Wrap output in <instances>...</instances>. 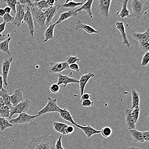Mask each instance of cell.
Returning a JSON list of instances; mask_svg holds the SVG:
<instances>
[{
  "label": "cell",
  "instance_id": "44dd1931",
  "mask_svg": "<svg viewBox=\"0 0 149 149\" xmlns=\"http://www.w3.org/2000/svg\"><path fill=\"white\" fill-rule=\"evenodd\" d=\"M125 122L128 130L133 129L136 128V124L131 115V109H127L125 111Z\"/></svg>",
  "mask_w": 149,
  "mask_h": 149
},
{
  "label": "cell",
  "instance_id": "4316f807",
  "mask_svg": "<svg viewBox=\"0 0 149 149\" xmlns=\"http://www.w3.org/2000/svg\"><path fill=\"white\" fill-rule=\"evenodd\" d=\"M0 97L3 99L6 106H8L10 108L12 107L11 103L10 96L9 95L8 90L3 87L0 90Z\"/></svg>",
  "mask_w": 149,
  "mask_h": 149
},
{
  "label": "cell",
  "instance_id": "74e56055",
  "mask_svg": "<svg viewBox=\"0 0 149 149\" xmlns=\"http://www.w3.org/2000/svg\"><path fill=\"white\" fill-rule=\"evenodd\" d=\"M80 61V59L76 56L69 55L66 57V62L69 65L73 64L78 63Z\"/></svg>",
  "mask_w": 149,
  "mask_h": 149
},
{
  "label": "cell",
  "instance_id": "f35d334b",
  "mask_svg": "<svg viewBox=\"0 0 149 149\" xmlns=\"http://www.w3.org/2000/svg\"><path fill=\"white\" fill-rule=\"evenodd\" d=\"M149 61V52H145L142 59L140 66L142 67H145L148 66Z\"/></svg>",
  "mask_w": 149,
  "mask_h": 149
},
{
  "label": "cell",
  "instance_id": "ac0fdd59",
  "mask_svg": "<svg viewBox=\"0 0 149 149\" xmlns=\"http://www.w3.org/2000/svg\"><path fill=\"white\" fill-rule=\"evenodd\" d=\"M79 80L77 79L69 77L67 75L59 73L58 75L57 84L60 86L63 85V87H66L67 85L70 83H79Z\"/></svg>",
  "mask_w": 149,
  "mask_h": 149
},
{
  "label": "cell",
  "instance_id": "9c48e42d",
  "mask_svg": "<svg viewBox=\"0 0 149 149\" xmlns=\"http://www.w3.org/2000/svg\"><path fill=\"white\" fill-rule=\"evenodd\" d=\"M97 2V11L105 19H108L109 16V9L112 1L99 0Z\"/></svg>",
  "mask_w": 149,
  "mask_h": 149
},
{
  "label": "cell",
  "instance_id": "ba28073f",
  "mask_svg": "<svg viewBox=\"0 0 149 149\" xmlns=\"http://www.w3.org/2000/svg\"><path fill=\"white\" fill-rule=\"evenodd\" d=\"M130 133L134 142L143 143L149 141V131L140 132L136 129L130 130Z\"/></svg>",
  "mask_w": 149,
  "mask_h": 149
},
{
  "label": "cell",
  "instance_id": "d6986e66",
  "mask_svg": "<svg viewBox=\"0 0 149 149\" xmlns=\"http://www.w3.org/2000/svg\"><path fill=\"white\" fill-rule=\"evenodd\" d=\"M75 126L81 129L87 138L90 139L93 135L101 133V130H98L94 129L91 126H82L77 124Z\"/></svg>",
  "mask_w": 149,
  "mask_h": 149
},
{
  "label": "cell",
  "instance_id": "ffe728a7",
  "mask_svg": "<svg viewBox=\"0 0 149 149\" xmlns=\"http://www.w3.org/2000/svg\"><path fill=\"white\" fill-rule=\"evenodd\" d=\"M10 96L12 107H15L20 103L23 101V93L19 89L15 90L12 95Z\"/></svg>",
  "mask_w": 149,
  "mask_h": 149
},
{
  "label": "cell",
  "instance_id": "8fae6325",
  "mask_svg": "<svg viewBox=\"0 0 149 149\" xmlns=\"http://www.w3.org/2000/svg\"><path fill=\"white\" fill-rule=\"evenodd\" d=\"M13 61V57L6 58L3 61L1 64V71L2 72V78L3 83L6 86L8 85V74L10 71L11 64Z\"/></svg>",
  "mask_w": 149,
  "mask_h": 149
},
{
  "label": "cell",
  "instance_id": "bcb514c9",
  "mask_svg": "<svg viewBox=\"0 0 149 149\" xmlns=\"http://www.w3.org/2000/svg\"><path fill=\"white\" fill-rule=\"evenodd\" d=\"M69 68H70V69L72 70L76 71L77 72H79L80 71L79 64L77 63L70 64V65H69Z\"/></svg>",
  "mask_w": 149,
  "mask_h": 149
},
{
  "label": "cell",
  "instance_id": "6da1fadb",
  "mask_svg": "<svg viewBox=\"0 0 149 149\" xmlns=\"http://www.w3.org/2000/svg\"><path fill=\"white\" fill-rule=\"evenodd\" d=\"M56 141L55 137L49 134L33 137L26 149H54Z\"/></svg>",
  "mask_w": 149,
  "mask_h": 149
},
{
  "label": "cell",
  "instance_id": "f6af8a7d",
  "mask_svg": "<svg viewBox=\"0 0 149 149\" xmlns=\"http://www.w3.org/2000/svg\"><path fill=\"white\" fill-rule=\"evenodd\" d=\"M62 136L61 135L59 137L58 139L55 142V149H61L62 148Z\"/></svg>",
  "mask_w": 149,
  "mask_h": 149
},
{
  "label": "cell",
  "instance_id": "680465c9",
  "mask_svg": "<svg viewBox=\"0 0 149 149\" xmlns=\"http://www.w3.org/2000/svg\"><path fill=\"white\" fill-rule=\"evenodd\" d=\"M61 149H65L64 148H63V147H62V148H61Z\"/></svg>",
  "mask_w": 149,
  "mask_h": 149
},
{
  "label": "cell",
  "instance_id": "1f68e13d",
  "mask_svg": "<svg viewBox=\"0 0 149 149\" xmlns=\"http://www.w3.org/2000/svg\"><path fill=\"white\" fill-rule=\"evenodd\" d=\"M33 2L34 7H36L40 10L43 9H47L50 7L48 4L47 1H33Z\"/></svg>",
  "mask_w": 149,
  "mask_h": 149
},
{
  "label": "cell",
  "instance_id": "7bdbcfd3",
  "mask_svg": "<svg viewBox=\"0 0 149 149\" xmlns=\"http://www.w3.org/2000/svg\"><path fill=\"white\" fill-rule=\"evenodd\" d=\"M94 102L93 101H92L91 100H83L82 101V104L81 105L83 107H91L93 105Z\"/></svg>",
  "mask_w": 149,
  "mask_h": 149
},
{
  "label": "cell",
  "instance_id": "277c9868",
  "mask_svg": "<svg viewBox=\"0 0 149 149\" xmlns=\"http://www.w3.org/2000/svg\"><path fill=\"white\" fill-rule=\"evenodd\" d=\"M48 102L45 107L37 113L39 117L50 113H59L61 108L57 104V99H53L50 96L48 97Z\"/></svg>",
  "mask_w": 149,
  "mask_h": 149
},
{
  "label": "cell",
  "instance_id": "30bf717a",
  "mask_svg": "<svg viewBox=\"0 0 149 149\" xmlns=\"http://www.w3.org/2000/svg\"><path fill=\"white\" fill-rule=\"evenodd\" d=\"M62 5L58 3V1L54 6L50 7L49 8L46 9L44 11L45 17H46V22L45 25L46 27L49 26L50 23L52 22L54 16L58 13V11L61 7Z\"/></svg>",
  "mask_w": 149,
  "mask_h": 149
},
{
  "label": "cell",
  "instance_id": "91938a15",
  "mask_svg": "<svg viewBox=\"0 0 149 149\" xmlns=\"http://www.w3.org/2000/svg\"><path fill=\"white\" fill-rule=\"evenodd\" d=\"M0 2H1V1H0Z\"/></svg>",
  "mask_w": 149,
  "mask_h": 149
},
{
  "label": "cell",
  "instance_id": "52a82bcc",
  "mask_svg": "<svg viewBox=\"0 0 149 149\" xmlns=\"http://www.w3.org/2000/svg\"><path fill=\"white\" fill-rule=\"evenodd\" d=\"M25 5L21 4L17 1L16 12L13 24L17 28H19L23 23V20L25 15Z\"/></svg>",
  "mask_w": 149,
  "mask_h": 149
},
{
  "label": "cell",
  "instance_id": "f546056e",
  "mask_svg": "<svg viewBox=\"0 0 149 149\" xmlns=\"http://www.w3.org/2000/svg\"><path fill=\"white\" fill-rule=\"evenodd\" d=\"M12 38H8L7 39H5L3 41L0 42V51L4 52L8 55H11L10 51L9 48L10 43Z\"/></svg>",
  "mask_w": 149,
  "mask_h": 149
},
{
  "label": "cell",
  "instance_id": "8d00e7d4",
  "mask_svg": "<svg viewBox=\"0 0 149 149\" xmlns=\"http://www.w3.org/2000/svg\"><path fill=\"white\" fill-rule=\"evenodd\" d=\"M101 133L104 138H109L111 135L112 130L110 127L109 126H105L102 128V130H101Z\"/></svg>",
  "mask_w": 149,
  "mask_h": 149
},
{
  "label": "cell",
  "instance_id": "816d5d0a",
  "mask_svg": "<svg viewBox=\"0 0 149 149\" xmlns=\"http://www.w3.org/2000/svg\"><path fill=\"white\" fill-rule=\"evenodd\" d=\"M3 10H4V11H5V13H7V14H10V13L12 11L11 9L9 8L8 6L5 7V8L3 9Z\"/></svg>",
  "mask_w": 149,
  "mask_h": 149
},
{
  "label": "cell",
  "instance_id": "f907efd6",
  "mask_svg": "<svg viewBox=\"0 0 149 149\" xmlns=\"http://www.w3.org/2000/svg\"><path fill=\"white\" fill-rule=\"evenodd\" d=\"M47 1L49 6L50 7H52L56 4L58 1H55V0H48Z\"/></svg>",
  "mask_w": 149,
  "mask_h": 149
},
{
  "label": "cell",
  "instance_id": "836d02e7",
  "mask_svg": "<svg viewBox=\"0 0 149 149\" xmlns=\"http://www.w3.org/2000/svg\"><path fill=\"white\" fill-rule=\"evenodd\" d=\"M140 110L141 108L140 107L131 109V115L133 118L135 124H136L139 121Z\"/></svg>",
  "mask_w": 149,
  "mask_h": 149
},
{
  "label": "cell",
  "instance_id": "4fadbf2b",
  "mask_svg": "<svg viewBox=\"0 0 149 149\" xmlns=\"http://www.w3.org/2000/svg\"><path fill=\"white\" fill-rule=\"evenodd\" d=\"M70 69L69 65L66 62H51L50 63L49 73H60L63 71Z\"/></svg>",
  "mask_w": 149,
  "mask_h": 149
},
{
  "label": "cell",
  "instance_id": "ab89813d",
  "mask_svg": "<svg viewBox=\"0 0 149 149\" xmlns=\"http://www.w3.org/2000/svg\"><path fill=\"white\" fill-rule=\"evenodd\" d=\"M3 20L6 23H11L13 22L14 20V16H11L10 14H6L3 16Z\"/></svg>",
  "mask_w": 149,
  "mask_h": 149
},
{
  "label": "cell",
  "instance_id": "60d3db41",
  "mask_svg": "<svg viewBox=\"0 0 149 149\" xmlns=\"http://www.w3.org/2000/svg\"><path fill=\"white\" fill-rule=\"evenodd\" d=\"M149 42H145L139 43V47L142 50L143 52H146L149 51Z\"/></svg>",
  "mask_w": 149,
  "mask_h": 149
},
{
  "label": "cell",
  "instance_id": "6f0895ef",
  "mask_svg": "<svg viewBox=\"0 0 149 149\" xmlns=\"http://www.w3.org/2000/svg\"><path fill=\"white\" fill-rule=\"evenodd\" d=\"M126 149H141L139 148H137V147H130V148H128Z\"/></svg>",
  "mask_w": 149,
  "mask_h": 149
},
{
  "label": "cell",
  "instance_id": "d590c367",
  "mask_svg": "<svg viewBox=\"0 0 149 149\" xmlns=\"http://www.w3.org/2000/svg\"><path fill=\"white\" fill-rule=\"evenodd\" d=\"M3 2L7 3L8 7L11 9L13 12L15 14L16 12V7L17 4V0H5Z\"/></svg>",
  "mask_w": 149,
  "mask_h": 149
},
{
  "label": "cell",
  "instance_id": "e0dca14e",
  "mask_svg": "<svg viewBox=\"0 0 149 149\" xmlns=\"http://www.w3.org/2000/svg\"><path fill=\"white\" fill-rule=\"evenodd\" d=\"M94 1L93 0H88L85 1V2L83 3L80 8L76 9L75 10V13L78 15L79 13L82 11H85L88 13L90 18H93V15L92 12V6Z\"/></svg>",
  "mask_w": 149,
  "mask_h": 149
},
{
  "label": "cell",
  "instance_id": "7402d4cb",
  "mask_svg": "<svg viewBox=\"0 0 149 149\" xmlns=\"http://www.w3.org/2000/svg\"><path fill=\"white\" fill-rule=\"evenodd\" d=\"M129 2L128 0H125L123 1L122 7L119 11L117 13V14L120 18L124 19L127 17H131V15L130 10L127 8V5Z\"/></svg>",
  "mask_w": 149,
  "mask_h": 149
},
{
  "label": "cell",
  "instance_id": "7c38bea8",
  "mask_svg": "<svg viewBox=\"0 0 149 149\" xmlns=\"http://www.w3.org/2000/svg\"><path fill=\"white\" fill-rule=\"evenodd\" d=\"M23 22H25L27 24L30 35L31 37H33L34 32H35V29H34L35 27H34L33 19L29 6H27L26 7V12L25 13L24 18L23 20Z\"/></svg>",
  "mask_w": 149,
  "mask_h": 149
},
{
  "label": "cell",
  "instance_id": "9f6ffc18",
  "mask_svg": "<svg viewBox=\"0 0 149 149\" xmlns=\"http://www.w3.org/2000/svg\"><path fill=\"white\" fill-rule=\"evenodd\" d=\"M5 40V34H0V42Z\"/></svg>",
  "mask_w": 149,
  "mask_h": 149
},
{
  "label": "cell",
  "instance_id": "4dcf8cb0",
  "mask_svg": "<svg viewBox=\"0 0 149 149\" xmlns=\"http://www.w3.org/2000/svg\"><path fill=\"white\" fill-rule=\"evenodd\" d=\"M13 127V125L11 124L5 118L0 117V130L3 132L8 129Z\"/></svg>",
  "mask_w": 149,
  "mask_h": 149
},
{
  "label": "cell",
  "instance_id": "d6a6232c",
  "mask_svg": "<svg viewBox=\"0 0 149 149\" xmlns=\"http://www.w3.org/2000/svg\"><path fill=\"white\" fill-rule=\"evenodd\" d=\"M83 4V2H75L72 1H67L61 7L65 8H74L81 6Z\"/></svg>",
  "mask_w": 149,
  "mask_h": 149
},
{
  "label": "cell",
  "instance_id": "9a60e30c",
  "mask_svg": "<svg viewBox=\"0 0 149 149\" xmlns=\"http://www.w3.org/2000/svg\"><path fill=\"white\" fill-rule=\"evenodd\" d=\"M95 74L91 72L81 75L80 80H79L81 96L84 93L85 86L90 79L92 78L95 77Z\"/></svg>",
  "mask_w": 149,
  "mask_h": 149
},
{
  "label": "cell",
  "instance_id": "484cf974",
  "mask_svg": "<svg viewBox=\"0 0 149 149\" xmlns=\"http://www.w3.org/2000/svg\"><path fill=\"white\" fill-rule=\"evenodd\" d=\"M133 36L139 43L145 42L149 41V30L147 29L144 33H136L133 34Z\"/></svg>",
  "mask_w": 149,
  "mask_h": 149
},
{
  "label": "cell",
  "instance_id": "b9f144b4",
  "mask_svg": "<svg viewBox=\"0 0 149 149\" xmlns=\"http://www.w3.org/2000/svg\"><path fill=\"white\" fill-rule=\"evenodd\" d=\"M60 90V86L57 84V83H53L50 86V90L53 93H58L59 92Z\"/></svg>",
  "mask_w": 149,
  "mask_h": 149
},
{
  "label": "cell",
  "instance_id": "f5cc1de1",
  "mask_svg": "<svg viewBox=\"0 0 149 149\" xmlns=\"http://www.w3.org/2000/svg\"><path fill=\"white\" fill-rule=\"evenodd\" d=\"M3 80L2 76L0 73V90L3 88Z\"/></svg>",
  "mask_w": 149,
  "mask_h": 149
},
{
  "label": "cell",
  "instance_id": "e575fe53",
  "mask_svg": "<svg viewBox=\"0 0 149 149\" xmlns=\"http://www.w3.org/2000/svg\"><path fill=\"white\" fill-rule=\"evenodd\" d=\"M10 112V108L8 106L5 105L0 108V117L9 118Z\"/></svg>",
  "mask_w": 149,
  "mask_h": 149
},
{
  "label": "cell",
  "instance_id": "3957f363",
  "mask_svg": "<svg viewBox=\"0 0 149 149\" xmlns=\"http://www.w3.org/2000/svg\"><path fill=\"white\" fill-rule=\"evenodd\" d=\"M32 16L33 19L34 27L39 30H44L46 29L45 17L44 12L36 7H30Z\"/></svg>",
  "mask_w": 149,
  "mask_h": 149
},
{
  "label": "cell",
  "instance_id": "f1b7e54d",
  "mask_svg": "<svg viewBox=\"0 0 149 149\" xmlns=\"http://www.w3.org/2000/svg\"><path fill=\"white\" fill-rule=\"evenodd\" d=\"M131 94L132 97V109L140 107V95L139 92L136 90L134 89L132 90Z\"/></svg>",
  "mask_w": 149,
  "mask_h": 149
},
{
  "label": "cell",
  "instance_id": "db71d44e",
  "mask_svg": "<svg viewBox=\"0 0 149 149\" xmlns=\"http://www.w3.org/2000/svg\"><path fill=\"white\" fill-rule=\"evenodd\" d=\"M5 103L3 99L0 97V108L5 106Z\"/></svg>",
  "mask_w": 149,
  "mask_h": 149
},
{
  "label": "cell",
  "instance_id": "ee69618b",
  "mask_svg": "<svg viewBox=\"0 0 149 149\" xmlns=\"http://www.w3.org/2000/svg\"><path fill=\"white\" fill-rule=\"evenodd\" d=\"M18 1L20 3L23 5H25V4H27V6H29L30 7H34L33 2L31 0H19Z\"/></svg>",
  "mask_w": 149,
  "mask_h": 149
},
{
  "label": "cell",
  "instance_id": "2e32d148",
  "mask_svg": "<svg viewBox=\"0 0 149 149\" xmlns=\"http://www.w3.org/2000/svg\"><path fill=\"white\" fill-rule=\"evenodd\" d=\"M115 24L117 29L119 31L121 34L123 38V44L126 45L129 48H130L131 43L128 40L125 25L123 22H117Z\"/></svg>",
  "mask_w": 149,
  "mask_h": 149
},
{
  "label": "cell",
  "instance_id": "d4e9b609",
  "mask_svg": "<svg viewBox=\"0 0 149 149\" xmlns=\"http://www.w3.org/2000/svg\"><path fill=\"white\" fill-rule=\"evenodd\" d=\"M56 23L49 24L44 33V39L43 42L45 43L49 40H53L54 29L56 26Z\"/></svg>",
  "mask_w": 149,
  "mask_h": 149
},
{
  "label": "cell",
  "instance_id": "603a6c76",
  "mask_svg": "<svg viewBox=\"0 0 149 149\" xmlns=\"http://www.w3.org/2000/svg\"><path fill=\"white\" fill-rule=\"evenodd\" d=\"M59 113L61 118L64 120L70 122L74 126H75V125L77 124L76 122H74L73 117L72 116L70 113L67 109L65 108L63 109L61 108L59 112Z\"/></svg>",
  "mask_w": 149,
  "mask_h": 149
},
{
  "label": "cell",
  "instance_id": "83f0119b",
  "mask_svg": "<svg viewBox=\"0 0 149 149\" xmlns=\"http://www.w3.org/2000/svg\"><path fill=\"white\" fill-rule=\"evenodd\" d=\"M68 125L63 122H54L53 123V127L54 129L60 134L66 135L65 129Z\"/></svg>",
  "mask_w": 149,
  "mask_h": 149
},
{
  "label": "cell",
  "instance_id": "8992f818",
  "mask_svg": "<svg viewBox=\"0 0 149 149\" xmlns=\"http://www.w3.org/2000/svg\"><path fill=\"white\" fill-rule=\"evenodd\" d=\"M31 101L29 99H26L15 107H12L10 108V112L9 119L10 120L12 117L15 114H20L23 113H26L29 109Z\"/></svg>",
  "mask_w": 149,
  "mask_h": 149
},
{
  "label": "cell",
  "instance_id": "7dc6e473",
  "mask_svg": "<svg viewBox=\"0 0 149 149\" xmlns=\"http://www.w3.org/2000/svg\"><path fill=\"white\" fill-rule=\"evenodd\" d=\"M74 128L73 126H67L65 129V132H66V134H72L74 132Z\"/></svg>",
  "mask_w": 149,
  "mask_h": 149
},
{
  "label": "cell",
  "instance_id": "7a4b0ae2",
  "mask_svg": "<svg viewBox=\"0 0 149 149\" xmlns=\"http://www.w3.org/2000/svg\"><path fill=\"white\" fill-rule=\"evenodd\" d=\"M146 2L149 1L145 0H133L131 4L132 13L131 17H134L137 20L141 19L143 16L148 13V7L145 4Z\"/></svg>",
  "mask_w": 149,
  "mask_h": 149
},
{
  "label": "cell",
  "instance_id": "c3c4849f",
  "mask_svg": "<svg viewBox=\"0 0 149 149\" xmlns=\"http://www.w3.org/2000/svg\"><path fill=\"white\" fill-rule=\"evenodd\" d=\"M92 96V94H89V93H84L81 95V99L82 100H85L90 99V98Z\"/></svg>",
  "mask_w": 149,
  "mask_h": 149
},
{
  "label": "cell",
  "instance_id": "681fc988",
  "mask_svg": "<svg viewBox=\"0 0 149 149\" xmlns=\"http://www.w3.org/2000/svg\"><path fill=\"white\" fill-rule=\"evenodd\" d=\"M6 24L7 23L4 22L0 24V34H2V33L5 30Z\"/></svg>",
  "mask_w": 149,
  "mask_h": 149
},
{
  "label": "cell",
  "instance_id": "5bb4252c",
  "mask_svg": "<svg viewBox=\"0 0 149 149\" xmlns=\"http://www.w3.org/2000/svg\"><path fill=\"white\" fill-rule=\"evenodd\" d=\"M75 31L82 29L90 34H97L100 33V31L97 30L91 25L83 23L80 20H78L76 22L75 27Z\"/></svg>",
  "mask_w": 149,
  "mask_h": 149
},
{
  "label": "cell",
  "instance_id": "11a10c76",
  "mask_svg": "<svg viewBox=\"0 0 149 149\" xmlns=\"http://www.w3.org/2000/svg\"><path fill=\"white\" fill-rule=\"evenodd\" d=\"M6 14L4 10L3 9H0V16L3 17L4 15Z\"/></svg>",
  "mask_w": 149,
  "mask_h": 149
},
{
  "label": "cell",
  "instance_id": "5b68a950",
  "mask_svg": "<svg viewBox=\"0 0 149 149\" xmlns=\"http://www.w3.org/2000/svg\"><path fill=\"white\" fill-rule=\"evenodd\" d=\"M37 117H39V116L37 114L35 115H29L26 113H23L19 114L17 118L10 119L9 122L12 125L28 124L34 120Z\"/></svg>",
  "mask_w": 149,
  "mask_h": 149
},
{
  "label": "cell",
  "instance_id": "cb8c5ba5",
  "mask_svg": "<svg viewBox=\"0 0 149 149\" xmlns=\"http://www.w3.org/2000/svg\"><path fill=\"white\" fill-rule=\"evenodd\" d=\"M77 16V14L75 13V10H70L61 13L59 17L58 20L55 23L56 24L61 23L63 21L66 20L69 18L72 17H75Z\"/></svg>",
  "mask_w": 149,
  "mask_h": 149
}]
</instances>
